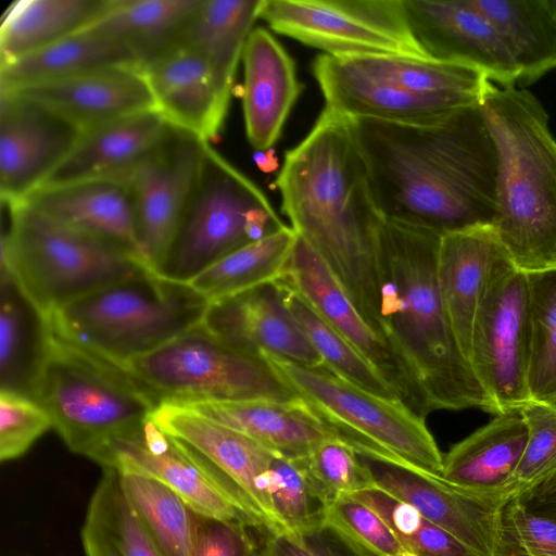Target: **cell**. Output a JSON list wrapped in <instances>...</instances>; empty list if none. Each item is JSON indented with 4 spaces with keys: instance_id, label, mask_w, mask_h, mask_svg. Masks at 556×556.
I'll use <instances>...</instances> for the list:
<instances>
[{
    "instance_id": "cell-1",
    "label": "cell",
    "mask_w": 556,
    "mask_h": 556,
    "mask_svg": "<svg viewBox=\"0 0 556 556\" xmlns=\"http://www.w3.org/2000/svg\"><path fill=\"white\" fill-rule=\"evenodd\" d=\"M348 121L384 219L440 235L493 226L498 154L481 104L419 124Z\"/></svg>"
},
{
    "instance_id": "cell-2",
    "label": "cell",
    "mask_w": 556,
    "mask_h": 556,
    "mask_svg": "<svg viewBox=\"0 0 556 556\" xmlns=\"http://www.w3.org/2000/svg\"><path fill=\"white\" fill-rule=\"evenodd\" d=\"M276 186L291 228L382 336L380 233L384 218L349 121L324 109L308 135L286 153Z\"/></svg>"
},
{
    "instance_id": "cell-3",
    "label": "cell",
    "mask_w": 556,
    "mask_h": 556,
    "mask_svg": "<svg viewBox=\"0 0 556 556\" xmlns=\"http://www.w3.org/2000/svg\"><path fill=\"white\" fill-rule=\"evenodd\" d=\"M441 236L384 219L380 233L381 331L401 370L405 404L426 418L434 410L495 407L463 356L441 299Z\"/></svg>"
},
{
    "instance_id": "cell-4",
    "label": "cell",
    "mask_w": 556,
    "mask_h": 556,
    "mask_svg": "<svg viewBox=\"0 0 556 556\" xmlns=\"http://www.w3.org/2000/svg\"><path fill=\"white\" fill-rule=\"evenodd\" d=\"M481 109L498 154L493 228L514 266L556 267V139L533 93L489 83Z\"/></svg>"
},
{
    "instance_id": "cell-5",
    "label": "cell",
    "mask_w": 556,
    "mask_h": 556,
    "mask_svg": "<svg viewBox=\"0 0 556 556\" xmlns=\"http://www.w3.org/2000/svg\"><path fill=\"white\" fill-rule=\"evenodd\" d=\"M28 395L65 445L97 464L160 405L126 370L63 339L47 321Z\"/></svg>"
},
{
    "instance_id": "cell-6",
    "label": "cell",
    "mask_w": 556,
    "mask_h": 556,
    "mask_svg": "<svg viewBox=\"0 0 556 556\" xmlns=\"http://www.w3.org/2000/svg\"><path fill=\"white\" fill-rule=\"evenodd\" d=\"M208 304L189 283L147 268L45 320L63 339L121 367L201 324Z\"/></svg>"
},
{
    "instance_id": "cell-7",
    "label": "cell",
    "mask_w": 556,
    "mask_h": 556,
    "mask_svg": "<svg viewBox=\"0 0 556 556\" xmlns=\"http://www.w3.org/2000/svg\"><path fill=\"white\" fill-rule=\"evenodd\" d=\"M1 206L9 220L1 236V271L12 276L43 319L149 268L119 247L66 226L27 201H1Z\"/></svg>"
},
{
    "instance_id": "cell-8",
    "label": "cell",
    "mask_w": 556,
    "mask_h": 556,
    "mask_svg": "<svg viewBox=\"0 0 556 556\" xmlns=\"http://www.w3.org/2000/svg\"><path fill=\"white\" fill-rule=\"evenodd\" d=\"M260 356L355 450H368L441 476L443 455L425 418L401 400L378 396L331 372L274 353Z\"/></svg>"
},
{
    "instance_id": "cell-9",
    "label": "cell",
    "mask_w": 556,
    "mask_h": 556,
    "mask_svg": "<svg viewBox=\"0 0 556 556\" xmlns=\"http://www.w3.org/2000/svg\"><path fill=\"white\" fill-rule=\"evenodd\" d=\"M286 226L262 190L208 143L198 185L157 274L188 283L232 251Z\"/></svg>"
},
{
    "instance_id": "cell-10",
    "label": "cell",
    "mask_w": 556,
    "mask_h": 556,
    "mask_svg": "<svg viewBox=\"0 0 556 556\" xmlns=\"http://www.w3.org/2000/svg\"><path fill=\"white\" fill-rule=\"evenodd\" d=\"M121 368L159 403L298 397L261 356L230 345L202 323Z\"/></svg>"
},
{
    "instance_id": "cell-11",
    "label": "cell",
    "mask_w": 556,
    "mask_h": 556,
    "mask_svg": "<svg viewBox=\"0 0 556 556\" xmlns=\"http://www.w3.org/2000/svg\"><path fill=\"white\" fill-rule=\"evenodd\" d=\"M273 30L342 58H429L415 38L403 0H263Z\"/></svg>"
},
{
    "instance_id": "cell-12",
    "label": "cell",
    "mask_w": 556,
    "mask_h": 556,
    "mask_svg": "<svg viewBox=\"0 0 556 556\" xmlns=\"http://www.w3.org/2000/svg\"><path fill=\"white\" fill-rule=\"evenodd\" d=\"M98 464L153 478L198 514L241 522L265 533L262 521L226 475L151 418L139 430L114 441Z\"/></svg>"
},
{
    "instance_id": "cell-13",
    "label": "cell",
    "mask_w": 556,
    "mask_h": 556,
    "mask_svg": "<svg viewBox=\"0 0 556 556\" xmlns=\"http://www.w3.org/2000/svg\"><path fill=\"white\" fill-rule=\"evenodd\" d=\"M531 342L528 275L514 266L488 288L471 338L470 366L496 415L530 402Z\"/></svg>"
},
{
    "instance_id": "cell-14",
    "label": "cell",
    "mask_w": 556,
    "mask_h": 556,
    "mask_svg": "<svg viewBox=\"0 0 556 556\" xmlns=\"http://www.w3.org/2000/svg\"><path fill=\"white\" fill-rule=\"evenodd\" d=\"M356 452L376 486L414 506L460 541L472 556H496L506 504L386 455Z\"/></svg>"
},
{
    "instance_id": "cell-15",
    "label": "cell",
    "mask_w": 556,
    "mask_h": 556,
    "mask_svg": "<svg viewBox=\"0 0 556 556\" xmlns=\"http://www.w3.org/2000/svg\"><path fill=\"white\" fill-rule=\"evenodd\" d=\"M207 144L191 132L169 124L160 148L125 180L136 201L144 260L155 273L195 190Z\"/></svg>"
},
{
    "instance_id": "cell-16",
    "label": "cell",
    "mask_w": 556,
    "mask_h": 556,
    "mask_svg": "<svg viewBox=\"0 0 556 556\" xmlns=\"http://www.w3.org/2000/svg\"><path fill=\"white\" fill-rule=\"evenodd\" d=\"M79 134L49 109L0 91V200L22 202L38 190Z\"/></svg>"
},
{
    "instance_id": "cell-17",
    "label": "cell",
    "mask_w": 556,
    "mask_h": 556,
    "mask_svg": "<svg viewBox=\"0 0 556 556\" xmlns=\"http://www.w3.org/2000/svg\"><path fill=\"white\" fill-rule=\"evenodd\" d=\"M151 419L210 459L244 495L265 534L286 532L270 502V466L276 453L251 438L174 403H160ZM279 455V454H278Z\"/></svg>"
},
{
    "instance_id": "cell-18",
    "label": "cell",
    "mask_w": 556,
    "mask_h": 556,
    "mask_svg": "<svg viewBox=\"0 0 556 556\" xmlns=\"http://www.w3.org/2000/svg\"><path fill=\"white\" fill-rule=\"evenodd\" d=\"M410 29L429 58L482 72L514 86L517 68L489 20L470 0H403Z\"/></svg>"
},
{
    "instance_id": "cell-19",
    "label": "cell",
    "mask_w": 556,
    "mask_h": 556,
    "mask_svg": "<svg viewBox=\"0 0 556 556\" xmlns=\"http://www.w3.org/2000/svg\"><path fill=\"white\" fill-rule=\"evenodd\" d=\"M202 325L247 353L268 352L304 366L325 367L276 281L210 303Z\"/></svg>"
},
{
    "instance_id": "cell-20",
    "label": "cell",
    "mask_w": 556,
    "mask_h": 556,
    "mask_svg": "<svg viewBox=\"0 0 556 556\" xmlns=\"http://www.w3.org/2000/svg\"><path fill=\"white\" fill-rule=\"evenodd\" d=\"M38 103L80 130L156 109L140 65H115L0 90Z\"/></svg>"
},
{
    "instance_id": "cell-21",
    "label": "cell",
    "mask_w": 556,
    "mask_h": 556,
    "mask_svg": "<svg viewBox=\"0 0 556 556\" xmlns=\"http://www.w3.org/2000/svg\"><path fill=\"white\" fill-rule=\"evenodd\" d=\"M510 267L514 264L493 226L441 236L437 262L439 290L455 340L469 365L478 307L491 283Z\"/></svg>"
},
{
    "instance_id": "cell-22",
    "label": "cell",
    "mask_w": 556,
    "mask_h": 556,
    "mask_svg": "<svg viewBox=\"0 0 556 556\" xmlns=\"http://www.w3.org/2000/svg\"><path fill=\"white\" fill-rule=\"evenodd\" d=\"M141 67L168 124L208 143L218 136L232 91L202 54L178 43Z\"/></svg>"
},
{
    "instance_id": "cell-23",
    "label": "cell",
    "mask_w": 556,
    "mask_h": 556,
    "mask_svg": "<svg viewBox=\"0 0 556 556\" xmlns=\"http://www.w3.org/2000/svg\"><path fill=\"white\" fill-rule=\"evenodd\" d=\"M313 73L325 98V109L346 119L419 124L459 110L410 92L351 58L324 53L314 61Z\"/></svg>"
},
{
    "instance_id": "cell-24",
    "label": "cell",
    "mask_w": 556,
    "mask_h": 556,
    "mask_svg": "<svg viewBox=\"0 0 556 556\" xmlns=\"http://www.w3.org/2000/svg\"><path fill=\"white\" fill-rule=\"evenodd\" d=\"M168 128L165 117L153 109L83 129L40 188L89 180L125 181L160 148Z\"/></svg>"
},
{
    "instance_id": "cell-25",
    "label": "cell",
    "mask_w": 556,
    "mask_h": 556,
    "mask_svg": "<svg viewBox=\"0 0 556 556\" xmlns=\"http://www.w3.org/2000/svg\"><path fill=\"white\" fill-rule=\"evenodd\" d=\"M278 280L293 289L375 366L405 403L403 377L389 344L363 317L321 258L299 236Z\"/></svg>"
},
{
    "instance_id": "cell-26",
    "label": "cell",
    "mask_w": 556,
    "mask_h": 556,
    "mask_svg": "<svg viewBox=\"0 0 556 556\" xmlns=\"http://www.w3.org/2000/svg\"><path fill=\"white\" fill-rule=\"evenodd\" d=\"M24 201L66 226L119 247L147 265L136 201L126 181L89 180L42 187Z\"/></svg>"
},
{
    "instance_id": "cell-27",
    "label": "cell",
    "mask_w": 556,
    "mask_h": 556,
    "mask_svg": "<svg viewBox=\"0 0 556 556\" xmlns=\"http://www.w3.org/2000/svg\"><path fill=\"white\" fill-rule=\"evenodd\" d=\"M242 108L250 144L266 151L279 139L302 86L293 60L262 27L253 28L242 52Z\"/></svg>"
},
{
    "instance_id": "cell-28",
    "label": "cell",
    "mask_w": 556,
    "mask_h": 556,
    "mask_svg": "<svg viewBox=\"0 0 556 556\" xmlns=\"http://www.w3.org/2000/svg\"><path fill=\"white\" fill-rule=\"evenodd\" d=\"M179 405L193 409L291 459L307 456L327 440L342 439L338 431L300 396L290 401L248 400Z\"/></svg>"
},
{
    "instance_id": "cell-29",
    "label": "cell",
    "mask_w": 556,
    "mask_h": 556,
    "mask_svg": "<svg viewBox=\"0 0 556 556\" xmlns=\"http://www.w3.org/2000/svg\"><path fill=\"white\" fill-rule=\"evenodd\" d=\"M527 442L528 427L519 410L495 415L443 455L441 477L507 505L515 500L514 476Z\"/></svg>"
},
{
    "instance_id": "cell-30",
    "label": "cell",
    "mask_w": 556,
    "mask_h": 556,
    "mask_svg": "<svg viewBox=\"0 0 556 556\" xmlns=\"http://www.w3.org/2000/svg\"><path fill=\"white\" fill-rule=\"evenodd\" d=\"M491 23L525 87L556 68V15L551 0H470Z\"/></svg>"
},
{
    "instance_id": "cell-31",
    "label": "cell",
    "mask_w": 556,
    "mask_h": 556,
    "mask_svg": "<svg viewBox=\"0 0 556 556\" xmlns=\"http://www.w3.org/2000/svg\"><path fill=\"white\" fill-rule=\"evenodd\" d=\"M202 0H108L85 30L127 45L141 66L179 43Z\"/></svg>"
},
{
    "instance_id": "cell-32",
    "label": "cell",
    "mask_w": 556,
    "mask_h": 556,
    "mask_svg": "<svg viewBox=\"0 0 556 556\" xmlns=\"http://www.w3.org/2000/svg\"><path fill=\"white\" fill-rule=\"evenodd\" d=\"M115 65L141 66L137 55L124 42L83 30L37 51L0 62V90Z\"/></svg>"
},
{
    "instance_id": "cell-33",
    "label": "cell",
    "mask_w": 556,
    "mask_h": 556,
    "mask_svg": "<svg viewBox=\"0 0 556 556\" xmlns=\"http://www.w3.org/2000/svg\"><path fill=\"white\" fill-rule=\"evenodd\" d=\"M108 0H18L0 24V62L45 48L88 28Z\"/></svg>"
},
{
    "instance_id": "cell-34",
    "label": "cell",
    "mask_w": 556,
    "mask_h": 556,
    "mask_svg": "<svg viewBox=\"0 0 556 556\" xmlns=\"http://www.w3.org/2000/svg\"><path fill=\"white\" fill-rule=\"evenodd\" d=\"M262 3L263 0H202L179 41L202 54L231 91Z\"/></svg>"
},
{
    "instance_id": "cell-35",
    "label": "cell",
    "mask_w": 556,
    "mask_h": 556,
    "mask_svg": "<svg viewBox=\"0 0 556 556\" xmlns=\"http://www.w3.org/2000/svg\"><path fill=\"white\" fill-rule=\"evenodd\" d=\"M81 542L86 556H159L114 468H103L89 501Z\"/></svg>"
},
{
    "instance_id": "cell-36",
    "label": "cell",
    "mask_w": 556,
    "mask_h": 556,
    "mask_svg": "<svg viewBox=\"0 0 556 556\" xmlns=\"http://www.w3.org/2000/svg\"><path fill=\"white\" fill-rule=\"evenodd\" d=\"M296 238L287 226L232 251L188 283L212 303L274 282L282 275Z\"/></svg>"
},
{
    "instance_id": "cell-37",
    "label": "cell",
    "mask_w": 556,
    "mask_h": 556,
    "mask_svg": "<svg viewBox=\"0 0 556 556\" xmlns=\"http://www.w3.org/2000/svg\"><path fill=\"white\" fill-rule=\"evenodd\" d=\"M118 473L125 495L157 555L191 556L193 510L153 478L129 471Z\"/></svg>"
},
{
    "instance_id": "cell-38",
    "label": "cell",
    "mask_w": 556,
    "mask_h": 556,
    "mask_svg": "<svg viewBox=\"0 0 556 556\" xmlns=\"http://www.w3.org/2000/svg\"><path fill=\"white\" fill-rule=\"evenodd\" d=\"M45 329V319L24 296L12 276L1 271V390L28 395L29 382Z\"/></svg>"
},
{
    "instance_id": "cell-39",
    "label": "cell",
    "mask_w": 556,
    "mask_h": 556,
    "mask_svg": "<svg viewBox=\"0 0 556 556\" xmlns=\"http://www.w3.org/2000/svg\"><path fill=\"white\" fill-rule=\"evenodd\" d=\"M276 283L287 307L327 369L378 396L402 401L381 372L315 313L293 289L278 279Z\"/></svg>"
},
{
    "instance_id": "cell-40",
    "label": "cell",
    "mask_w": 556,
    "mask_h": 556,
    "mask_svg": "<svg viewBox=\"0 0 556 556\" xmlns=\"http://www.w3.org/2000/svg\"><path fill=\"white\" fill-rule=\"evenodd\" d=\"M527 275L532 326L530 401L556 405V267Z\"/></svg>"
},
{
    "instance_id": "cell-41",
    "label": "cell",
    "mask_w": 556,
    "mask_h": 556,
    "mask_svg": "<svg viewBox=\"0 0 556 556\" xmlns=\"http://www.w3.org/2000/svg\"><path fill=\"white\" fill-rule=\"evenodd\" d=\"M350 495L375 510L415 556H472L460 541L414 506L376 485Z\"/></svg>"
},
{
    "instance_id": "cell-42",
    "label": "cell",
    "mask_w": 556,
    "mask_h": 556,
    "mask_svg": "<svg viewBox=\"0 0 556 556\" xmlns=\"http://www.w3.org/2000/svg\"><path fill=\"white\" fill-rule=\"evenodd\" d=\"M273 509L286 532H304L327 521L329 502L303 462L276 454L269 477Z\"/></svg>"
},
{
    "instance_id": "cell-43",
    "label": "cell",
    "mask_w": 556,
    "mask_h": 556,
    "mask_svg": "<svg viewBox=\"0 0 556 556\" xmlns=\"http://www.w3.org/2000/svg\"><path fill=\"white\" fill-rule=\"evenodd\" d=\"M301 460L329 503L375 485L354 446L342 439L323 442Z\"/></svg>"
},
{
    "instance_id": "cell-44",
    "label": "cell",
    "mask_w": 556,
    "mask_h": 556,
    "mask_svg": "<svg viewBox=\"0 0 556 556\" xmlns=\"http://www.w3.org/2000/svg\"><path fill=\"white\" fill-rule=\"evenodd\" d=\"M519 412L528 442L514 476L515 498L556 472V406L530 401Z\"/></svg>"
},
{
    "instance_id": "cell-45",
    "label": "cell",
    "mask_w": 556,
    "mask_h": 556,
    "mask_svg": "<svg viewBox=\"0 0 556 556\" xmlns=\"http://www.w3.org/2000/svg\"><path fill=\"white\" fill-rule=\"evenodd\" d=\"M327 521L372 556H415L375 510L349 494L329 504Z\"/></svg>"
},
{
    "instance_id": "cell-46",
    "label": "cell",
    "mask_w": 556,
    "mask_h": 556,
    "mask_svg": "<svg viewBox=\"0 0 556 556\" xmlns=\"http://www.w3.org/2000/svg\"><path fill=\"white\" fill-rule=\"evenodd\" d=\"M50 428L49 414L27 394L0 391V459L18 458Z\"/></svg>"
},
{
    "instance_id": "cell-47",
    "label": "cell",
    "mask_w": 556,
    "mask_h": 556,
    "mask_svg": "<svg viewBox=\"0 0 556 556\" xmlns=\"http://www.w3.org/2000/svg\"><path fill=\"white\" fill-rule=\"evenodd\" d=\"M496 556H556V522L513 500L503 509Z\"/></svg>"
},
{
    "instance_id": "cell-48",
    "label": "cell",
    "mask_w": 556,
    "mask_h": 556,
    "mask_svg": "<svg viewBox=\"0 0 556 556\" xmlns=\"http://www.w3.org/2000/svg\"><path fill=\"white\" fill-rule=\"evenodd\" d=\"M262 556H372L334 526L325 523L304 532L266 534Z\"/></svg>"
},
{
    "instance_id": "cell-49",
    "label": "cell",
    "mask_w": 556,
    "mask_h": 556,
    "mask_svg": "<svg viewBox=\"0 0 556 556\" xmlns=\"http://www.w3.org/2000/svg\"><path fill=\"white\" fill-rule=\"evenodd\" d=\"M251 529L193 511L191 556H262Z\"/></svg>"
},
{
    "instance_id": "cell-50",
    "label": "cell",
    "mask_w": 556,
    "mask_h": 556,
    "mask_svg": "<svg viewBox=\"0 0 556 556\" xmlns=\"http://www.w3.org/2000/svg\"><path fill=\"white\" fill-rule=\"evenodd\" d=\"M515 500L527 511L556 522V472Z\"/></svg>"
},
{
    "instance_id": "cell-51",
    "label": "cell",
    "mask_w": 556,
    "mask_h": 556,
    "mask_svg": "<svg viewBox=\"0 0 556 556\" xmlns=\"http://www.w3.org/2000/svg\"><path fill=\"white\" fill-rule=\"evenodd\" d=\"M552 8L554 10V13L556 15V0H551Z\"/></svg>"
},
{
    "instance_id": "cell-52",
    "label": "cell",
    "mask_w": 556,
    "mask_h": 556,
    "mask_svg": "<svg viewBox=\"0 0 556 556\" xmlns=\"http://www.w3.org/2000/svg\"><path fill=\"white\" fill-rule=\"evenodd\" d=\"M556 406V405H555Z\"/></svg>"
}]
</instances>
